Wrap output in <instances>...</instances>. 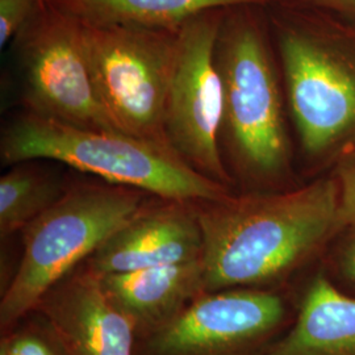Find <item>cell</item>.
<instances>
[{
	"instance_id": "cell-1",
	"label": "cell",
	"mask_w": 355,
	"mask_h": 355,
	"mask_svg": "<svg viewBox=\"0 0 355 355\" xmlns=\"http://www.w3.org/2000/svg\"><path fill=\"white\" fill-rule=\"evenodd\" d=\"M334 175L271 192L195 202L203 232L207 291L291 288L338 228Z\"/></svg>"
},
{
	"instance_id": "cell-2",
	"label": "cell",
	"mask_w": 355,
	"mask_h": 355,
	"mask_svg": "<svg viewBox=\"0 0 355 355\" xmlns=\"http://www.w3.org/2000/svg\"><path fill=\"white\" fill-rule=\"evenodd\" d=\"M266 7L224 11L216 41L223 80L221 150L236 192L292 186V158L283 96L270 45Z\"/></svg>"
},
{
	"instance_id": "cell-3",
	"label": "cell",
	"mask_w": 355,
	"mask_h": 355,
	"mask_svg": "<svg viewBox=\"0 0 355 355\" xmlns=\"http://www.w3.org/2000/svg\"><path fill=\"white\" fill-rule=\"evenodd\" d=\"M266 11L303 153L337 164L355 150V21L292 0Z\"/></svg>"
},
{
	"instance_id": "cell-4",
	"label": "cell",
	"mask_w": 355,
	"mask_h": 355,
	"mask_svg": "<svg viewBox=\"0 0 355 355\" xmlns=\"http://www.w3.org/2000/svg\"><path fill=\"white\" fill-rule=\"evenodd\" d=\"M1 164L51 161L152 196L217 200L236 191L193 170L166 144L117 129L64 124L24 111L1 132Z\"/></svg>"
},
{
	"instance_id": "cell-5",
	"label": "cell",
	"mask_w": 355,
	"mask_h": 355,
	"mask_svg": "<svg viewBox=\"0 0 355 355\" xmlns=\"http://www.w3.org/2000/svg\"><path fill=\"white\" fill-rule=\"evenodd\" d=\"M150 196L104 180L69 184L62 198L20 233L17 270L1 292L0 334L32 312L45 292L87 261Z\"/></svg>"
},
{
	"instance_id": "cell-6",
	"label": "cell",
	"mask_w": 355,
	"mask_h": 355,
	"mask_svg": "<svg viewBox=\"0 0 355 355\" xmlns=\"http://www.w3.org/2000/svg\"><path fill=\"white\" fill-rule=\"evenodd\" d=\"M177 29L82 24L95 87L119 130L168 145L166 102Z\"/></svg>"
},
{
	"instance_id": "cell-7",
	"label": "cell",
	"mask_w": 355,
	"mask_h": 355,
	"mask_svg": "<svg viewBox=\"0 0 355 355\" xmlns=\"http://www.w3.org/2000/svg\"><path fill=\"white\" fill-rule=\"evenodd\" d=\"M225 10L200 13L177 29L165 135L187 165L234 191L221 150L224 96L216 61V41Z\"/></svg>"
},
{
	"instance_id": "cell-8",
	"label": "cell",
	"mask_w": 355,
	"mask_h": 355,
	"mask_svg": "<svg viewBox=\"0 0 355 355\" xmlns=\"http://www.w3.org/2000/svg\"><path fill=\"white\" fill-rule=\"evenodd\" d=\"M295 312L293 287L204 292L166 327L139 338L135 355H263Z\"/></svg>"
},
{
	"instance_id": "cell-9",
	"label": "cell",
	"mask_w": 355,
	"mask_h": 355,
	"mask_svg": "<svg viewBox=\"0 0 355 355\" xmlns=\"http://www.w3.org/2000/svg\"><path fill=\"white\" fill-rule=\"evenodd\" d=\"M12 44L26 112L76 127L117 129L98 95L76 19L45 0Z\"/></svg>"
},
{
	"instance_id": "cell-10",
	"label": "cell",
	"mask_w": 355,
	"mask_h": 355,
	"mask_svg": "<svg viewBox=\"0 0 355 355\" xmlns=\"http://www.w3.org/2000/svg\"><path fill=\"white\" fill-rule=\"evenodd\" d=\"M195 202L150 196L86 261L101 277L203 259Z\"/></svg>"
},
{
	"instance_id": "cell-11",
	"label": "cell",
	"mask_w": 355,
	"mask_h": 355,
	"mask_svg": "<svg viewBox=\"0 0 355 355\" xmlns=\"http://www.w3.org/2000/svg\"><path fill=\"white\" fill-rule=\"evenodd\" d=\"M51 327L66 355H135L136 329L110 300L101 275L85 261L32 309Z\"/></svg>"
},
{
	"instance_id": "cell-12",
	"label": "cell",
	"mask_w": 355,
	"mask_h": 355,
	"mask_svg": "<svg viewBox=\"0 0 355 355\" xmlns=\"http://www.w3.org/2000/svg\"><path fill=\"white\" fill-rule=\"evenodd\" d=\"M103 288L132 324L137 340L166 327L207 292L203 259L101 277Z\"/></svg>"
},
{
	"instance_id": "cell-13",
	"label": "cell",
	"mask_w": 355,
	"mask_h": 355,
	"mask_svg": "<svg viewBox=\"0 0 355 355\" xmlns=\"http://www.w3.org/2000/svg\"><path fill=\"white\" fill-rule=\"evenodd\" d=\"M263 355H355V296L318 270L296 293L290 328Z\"/></svg>"
},
{
	"instance_id": "cell-14",
	"label": "cell",
	"mask_w": 355,
	"mask_h": 355,
	"mask_svg": "<svg viewBox=\"0 0 355 355\" xmlns=\"http://www.w3.org/2000/svg\"><path fill=\"white\" fill-rule=\"evenodd\" d=\"M86 26H132L173 31L192 17L237 6L268 7L286 0H49Z\"/></svg>"
},
{
	"instance_id": "cell-15",
	"label": "cell",
	"mask_w": 355,
	"mask_h": 355,
	"mask_svg": "<svg viewBox=\"0 0 355 355\" xmlns=\"http://www.w3.org/2000/svg\"><path fill=\"white\" fill-rule=\"evenodd\" d=\"M40 161L8 166L0 178V239L21 233L32 221L46 212L64 195L69 183Z\"/></svg>"
},
{
	"instance_id": "cell-16",
	"label": "cell",
	"mask_w": 355,
	"mask_h": 355,
	"mask_svg": "<svg viewBox=\"0 0 355 355\" xmlns=\"http://www.w3.org/2000/svg\"><path fill=\"white\" fill-rule=\"evenodd\" d=\"M4 355H66L48 322L32 311L0 340Z\"/></svg>"
},
{
	"instance_id": "cell-17",
	"label": "cell",
	"mask_w": 355,
	"mask_h": 355,
	"mask_svg": "<svg viewBox=\"0 0 355 355\" xmlns=\"http://www.w3.org/2000/svg\"><path fill=\"white\" fill-rule=\"evenodd\" d=\"M338 183V228L340 232L355 227V150L346 154L336 166Z\"/></svg>"
},
{
	"instance_id": "cell-18",
	"label": "cell",
	"mask_w": 355,
	"mask_h": 355,
	"mask_svg": "<svg viewBox=\"0 0 355 355\" xmlns=\"http://www.w3.org/2000/svg\"><path fill=\"white\" fill-rule=\"evenodd\" d=\"M45 0H0V46L6 48Z\"/></svg>"
},
{
	"instance_id": "cell-19",
	"label": "cell",
	"mask_w": 355,
	"mask_h": 355,
	"mask_svg": "<svg viewBox=\"0 0 355 355\" xmlns=\"http://www.w3.org/2000/svg\"><path fill=\"white\" fill-rule=\"evenodd\" d=\"M349 230L337 254L338 275L355 290V227Z\"/></svg>"
},
{
	"instance_id": "cell-20",
	"label": "cell",
	"mask_w": 355,
	"mask_h": 355,
	"mask_svg": "<svg viewBox=\"0 0 355 355\" xmlns=\"http://www.w3.org/2000/svg\"><path fill=\"white\" fill-rule=\"evenodd\" d=\"M355 21V0H292Z\"/></svg>"
},
{
	"instance_id": "cell-21",
	"label": "cell",
	"mask_w": 355,
	"mask_h": 355,
	"mask_svg": "<svg viewBox=\"0 0 355 355\" xmlns=\"http://www.w3.org/2000/svg\"><path fill=\"white\" fill-rule=\"evenodd\" d=\"M0 355H4V354H1V353H0Z\"/></svg>"
}]
</instances>
